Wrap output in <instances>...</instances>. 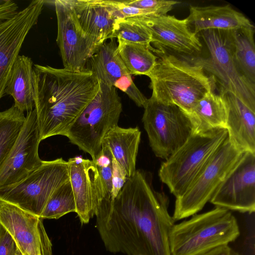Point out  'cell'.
<instances>
[{"label":"cell","mask_w":255,"mask_h":255,"mask_svg":"<svg viewBox=\"0 0 255 255\" xmlns=\"http://www.w3.org/2000/svg\"><path fill=\"white\" fill-rule=\"evenodd\" d=\"M118 53L130 74L147 75L155 67L157 57L151 46L118 40Z\"/></svg>","instance_id":"cell-26"},{"label":"cell","mask_w":255,"mask_h":255,"mask_svg":"<svg viewBox=\"0 0 255 255\" xmlns=\"http://www.w3.org/2000/svg\"><path fill=\"white\" fill-rule=\"evenodd\" d=\"M45 1H32L12 16L0 20V99L5 95L6 82L22 45L35 26Z\"/></svg>","instance_id":"cell-13"},{"label":"cell","mask_w":255,"mask_h":255,"mask_svg":"<svg viewBox=\"0 0 255 255\" xmlns=\"http://www.w3.org/2000/svg\"><path fill=\"white\" fill-rule=\"evenodd\" d=\"M93 161L96 166L106 189L111 196L113 156L110 151L107 147L102 146L101 151Z\"/></svg>","instance_id":"cell-30"},{"label":"cell","mask_w":255,"mask_h":255,"mask_svg":"<svg viewBox=\"0 0 255 255\" xmlns=\"http://www.w3.org/2000/svg\"><path fill=\"white\" fill-rule=\"evenodd\" d=\"M199 255H241L229 245L218 247Z\"/></svg>","instance_id":"cell-36"},{"label":"cell","mask_w":255,"mask_h":255,"mask_svg":"<svg viewBox=\"0 0 255 255\" xmlns=\"http://www.w3.org/2000/svg\"><path fill=\"white\" fill-rule=\"evenodd\" d=\"M228 104L224 94L212 91L201 99L187 116L192 133L226 128Z\"/></svg>","instance_id":"cell-22"},{"label":"cell","mask_w":255,"mask_h":255,"mask_svg":"<svg viewBox=\"0 0 255 255\" xmlns=\"http://www.w3.org/2000/svg\"><path fill=\"white\" fill-rule=\"evenodd\" d=\"M244 152L236 147L228 136L187 190L176 198L172 216L174 221L188 218L200 211Z\"/></svg>","instance_id":"cell-8"},{"label":"cell","mask_w":255,"mask_h":255,"mask_svg":"<svg viewBox=\"0 0 255 255\" xmlns=\"http://www.w3.org/2000/svg\"><path fill=\"white\" fill-rule=\"evenodd\" d=\"M228 136L226 128L191 133L160 165L158 176L176 198L181 196Z\"/></svg>","instance_id":"cell-5"},{"label":"cell","mask_w":255,"mask_h":255,"mask_svg":"<svg viewBox=\"0 0 255 255\" xmlns=\"http://www.w3.org/2000/svg\"><path fill=\"white\" fill-rule=\"evenodd\" d=\"M228 104L226 129L239 149L255 153V111L233 94L222 91Z\"/></svg>","instance_id":"cell-21"},{"label":"cell","mask_w":255,"mask_h":255,"mask_svg":"<svg viewBox=\"0 0 255 255\" xmlns=\"http://www.w3.org/2000/svg\"><path fill=\"white\" fill-rule=\"evenodd\" d=\"M123 2L129 6L149 10L156 15L167 14L174 6L180 3L167 0H126Z\"/></svg>","instance_id":"cell-31"},{"label":"cell","mask_w":255,"mask_h":255,"mask_svg":"<svg viewBox=\"0 0 255 255\" xmlns=\"http://www.w3.org/2000/svg\"><path fill=\"white\" fill-rule=\"evenodd\" d=\"M115 14L118 19L156 15L153 12L145 9L128 5L122 0H112Z\"/></svg>","instance_id":"cell-32"},{"label":"cell","mask_w":255,"mask_h":255,"mask_svg":"<svg viewBox=\"0 0 255 255\" xmlns=\"http://www.w3.org/2000/svg\"><path fill=\"white\" fill-rule=\"evenodd\" d=\"M34 109L41 140L65 136L98 93L100 82L89 69L73 71L34 64Z\"/></svg>","instance_id":"cell-2"},{"label":"cell","mask_w":255,"mask_h":255,"mask_svg":"<svg viewBox=\"0 0 255 255\" xmlns=\"http://www.w3.org/2000/svg\"><path fill=\"white\" fill-rule=\"evenodd\" d=\"M169 200L155 191L151 178L136 170L116 197L100 203L96 227L106 247L126 255H170L169 235L175 221Z\"/></svg>","instance_id":"cell-1"},{"label":"cell","mask_w":255,"mask_h":255,"mask_svg":"<svg viewBox=\"0 0 255 255\" xmlns=\"http://www.w3.org/2000/svg\"><path fill=\"white\" fill-rule=\"evenodd\" d=\"M91 70L99 80L126 93L139 107H143L147 99L134 83L117 51L115 39L102 44L90 57Z\"/></svg>","instance_id":"cell-18"},{"label":"cell","mask_w":255,"mask_h":255,"mask_svg":"<svg viewBox=\"0 0 255 255\" xmlns=\"http://www.w3.org/2000/svg\"><path fill=\"white\" fill-rule=\"evenodd\" d=\"M147 77L151 98L175 105L187 116L201 99L216 88L214 77L201 66L172 54L161 56Z\"/></svg>","instance_id":"cell-3"},{"label":"cell","mask_w":255,"mask_h":255,"mask_svg":"<svg viewBox=\"0 0 255 255\" xmlns=\"http://www.w3.org/2000/svg\"><path fill=\"white\" fill-rule=\"evenodd\" d=\"M141 132L137 127L124 128L117 126L104 136L102 146L107 147L126 172L128 177L136 171V161Z\"/></svg>","instance_id":"cell-23"},{"label":"cell","mask_w":255,"mask_h":255,"mask_svg":"<svg viewBox=\"0 0 255 255\" xmlns=\"http://www.w3.org/2000/svg\"><path fill=\"white\" fill-rule=\"evenodd\" d=\"M33 62L30 57L19 55L14 63L6 82L5 94L11 96L14 106L24 113L34 109Z\"/></svg>","instance_id":"cell-24"},{"label":"cell","mask_w":255,"mask_h":255,"mask_svg":"<svg viewBox=\"0 0 255 255\" xmlns=\"http://www.w3.org/2000/svg\"><path fill=\"white\" fill-rule=\"evenodd\" d=\"M54 4L57 22L56 42L64 68L73 71L84 70L99 47L82 29L72 0H55Z\"/></svg>","instance_id":"cell-11"},{"label":"cell","mask_w":255,"mask_h":255,"mask_svg":"<svg viewBox=\"0 0 255 255\" xmlns=\"http://www.w3.org/2000/svg\"><path fill=\"white\" fill-rule=\"evenodd\" d=\"M224 32L231 45L238 68L249 82L255 85L254 26Z\"/></svg>","instance_id":"cell-25"},{"label":"cell","mask_w":255,"mask_h":255,"mask_svg":"<svg viewBox=\"0 0 255 255\" xmlns=\"http://www.w3.org/2000/svg\"><path fill=\"white\" fill-rule=\"evenodd\" d=\"M15 3L11 0H0V20L12 16L16 11Z\"/></svg>","instance_id":"cell-35"},{"label":"cell","mask_w":255,"mask_h":255,"mask_svg":"<svg viewBox=\"0 0 255 255\" xmlns=\"http://www.w3.org/2000/svg\"><path fill=\"white\" fill-rule=\"evenodd\" d=\"M67 163L76 213L82 224H87L96 216L102 200L110 194L92 160L76 156L69 158Z\"/></svg>","instance_id":"cell-16"},{"label":"cell","mask_w":255,"mask_h":255,"mask_svg":"<svg viewBox=\"0 0 255 255\" xmlns=\"http://www.w3.org/2000/svg\"><path fill=\"white\" fill-rule=\"evenodd\" d=\"M99 90L71 125L65 136L94 160L106 134L118 123L123 110L117 89L100 82Z\"/></svg>","instance_id":"cell-6"},{"label":"cell","mask_w":255,"mask_h":255,"mask_svg":"<svg viewBox=\"0 0 255 255\" xmlns=\"http://www.w3.org/2000/svg\"><path fill=\"white\" fill-rule=\"evenodd\" d=\"M40 217L0 200V224L22 255H52V245Z\"/></svg>","instance_id":"cell-14"},{"label":"cell","mask_w":255,"mask_h":255,"mask_svg":"<svg viewBox=\"0 0 255 255\" xmlns=\"http://www.w3.org/2000/svg\"><path fill=\"white\" fill-rule=\"evenodd\" d=\"M150 46L151 36L149 31L134 18L116 21L111 39Z\"/></svg>","instance_id":"cell-29"},{"label":"cell","mask_w":255,"mask_h":255,"mask_svg":"<svg viewBox=\"0 0 255 255\" xmlns=\"http://www.w3.org/2000/svg\"><path fill=\"white\" fill-rule=\"evenodd\" d=\"M150 32L152 43L163 46L184 56L201 51L202 43L191 30L186 18L170 15H151L133 17Z\"/></svg>","instance_id":"cell-17"},{"label":"cell","mask_w":255,"mask_h":255,"mask_svg":"<svg viewBox=\"0 0 255 255\" xmlns=\"http://www.w3.org/2000/svg\"><path fill=\"white\" fill-rule=\"evenodd\" d=\"M76 212L75 198L69 180L53 192L40 217L43 219H58L68 213Z\"/></svg>","instance_id":"cell-28"},{"label":"cell","mask_w":255,"mask_h":255,"mask_svg":"<svg viewBox=\"0 0 255 255\" xmlns=\"http://www.w3.org/2000/svg\"><path fill=\"white\" fill-rule=\"evenodd\" d=\"M209 53L207 57L183 56L201 66L221 85L220 91L230 93L255 111V85L238 68L230 42L224 31L209 30L200 33Z\"/></svg>","instance_id":"cell-7"},{"label":"cell","mask_w":255,"mask_h":255,"mask_svg":"<svg viewBox=\"0 0 255 255\" xmlns=\"http://www.w3.org/2000/svg\"><path fill=\"white\" fill-rule=\"evenodd\" d=\"M25 120L24 113L14 105L0 112V165L13 146Z\"/></svg>","instance_id":"cell-27"},{"label":"cell","mask_w":255,"mask_h":255,"mask_svg":"<svg viewBox=\"0 0 255 255\" xmlns=\"http://www.w3.org/2000/svg\"><path fill=\"white\" fill-rule=\"evenodd\" d=\"M69 180L67 161L62 158L43 160L24 179L0 189V200L40 217L53 192Z\"/></svg>","instance_id":"cell-9"},{"label":"cell","mask_w":255,"mask_h":255,"mask_svg":"<svg viewBox=\"0 0 255 255\" xmlns=\"http://www.w3.org/2000/svg\"><path fill=\"white\" fill-rule=\"evenodd\" d=\"M35 109L27 112L24 123L9 154L0 165V189L15 184L41 165V141Z\"/></svg>","instance_id":"cell-12"},{"label":"cell","mask_w":255,"mask_h":255,"mask_svg":"<svg viewBox=\"0 0 255 255\" xmlns=\"http://www.w3.org/2000/svg\"><path fill=\"white\" fill-rule=\"evenodd\" d=\"M187 18L192 31L197 35L209 30L229 31L254 26L245 15L230 5H191Z\"/></svg>","instance_id":"cell-20"},{"label":"cell","mask_w":255,"mask_h":255,"mask_svg":"<svg viewBox=\"0 0 255 255\" xmlns=\"http://www.w3.org/2000/svg\"><path fill=\"white\" fill-rule=\"evenodd\" d=\"M0 255H22L13 238L0 224Z\"/></svg>","instance_id":"cell-34"},{"label":"cell","mask_w":255,"mask_h":255,"mask_svg":"<svg viewBox=\"0 0 255 255\" xmlns=\"http://www.w3.org/2000/svg\"><path fill=\"white\" fill-rule=\"evenodd\" d=\"M209 202L231 211L255 212V153L244 152Z\"/></svg>","instance_id":"cell-15"},{"label":"cell","mask_w":255,"mask_h":255,"mask_svg":"<svg viewBox=\"0 0 255 255\" xmlns=\"http://www.w3.org/2000/svg\"><path fill=\"white\" fill-rule=\"evenodd\" d=\"M143 108L142 122L149 145L156 157L165 160L191 134L190 121L178 107L151 97Z\"/></svg>","instance_id":"cell-10"},{"label":"cell","mask_w":255,"mask_h":255,"mask_svg":"<svg viewBox=\"0 0 255 255\" xmlns=\"http://www.w3.org/2000/svg\"><path fill=\"white\" fill-rule=\"evenodd\" d=\"M240 235L237 220L232 212L216 207L174 224L169 235L170 255H199L229 245Z\"/></svg>","instance_id":"cell-4"},{"label":"cell","mask_w":255,"mask_h":255,"mask_svg":"<svg viewBox=\"0 0 255 255\" xmlns=\"http://www.w3.org/2000/svg\"><path fill=\"white\" fill-rule=\"evenodd\" d=\"M73 7L83 30L100 47L111 39L118 20L111 0H72Z\"/></svg>","instance_id":"cell-19"},{"label":"cell","mask_w":255,"mask_h":255,"mask_svg":"<svg viewBox=\"0 0 255 255\" xmlns=\"http://www.w3.org/2000/svg\"><path fill=\"white\" fill-rule=\"evenodd\" d=\"M128 179L124 169L113 157L112 189L111 199H114Z\"/></svg>","instance_id":"cell-33"}]
</instances>
